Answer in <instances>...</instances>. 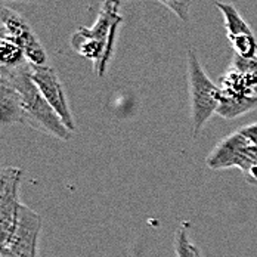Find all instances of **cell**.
<instances>
[{"instance_id": "obj_9", "label": "cell", "mask_w": 257, "mask_h": 257, "mask_svg": "<svg viewBox=\"0 0 257 257\" xmlns=\"http://www.w3.org/2000/svg\"><path fill=\"white\" fill-rule=\"evenodd\" d=\"M0 115L3 124L24 123V111L21 95L17 87L0 74Z\"/></svg>"}, {"instance_id": "obj_3", "label": "cell", "mask_w": 257, "mask_h": 257, "mask_svg": "<svg viewBox=\"0 0 257 257\" xmlns=\"http://www.w3.org/2000/svg\"><path fill=\"white\" fill-rule=\"evenodd\" d=\"M206 164L211 170L236 167L250 185H257V142L239 128L214 147Z\"/></svg>"}, {"instance_id": "obj_16", "label": "cell", "mask_w": 257, "mask_h": 257, "mask_svg": "<svg viewBox=\"0 0 257 257\" xmlns=\"http://www.w3.org/2000/svg\"><path fill=\"white\" fill-rule=\"evenodd\" d=\"M120 2H121V0H120ZM123 2H130V0H123Z\"/></svg>"}, {"instance_id": "obj_11", "label": "cell", "mask_w": 257, "mask_h": 257, "mask_svg": "<svg viewBox=\"0 0 257 257\" xmlns=\"http://www.w3.org/2000/svg\"><path fill=\"white\" fill-rule=\"evenodd\" d=\"M15 43H18L21 46V49L26 55V59L28 64L31 65H37V67H43V65H49L48 64V55L43 48V45L40 43L39 37L33 33V30H30L26 33L21 39H18Z\"/></svg>"}, {"instance_id": "obj_14", "label": "cell", "mask_w": 257, "mask_h": 257, "mask_svg": "<svg viewBox=\"0 0 257 257\" xmlns=\"http://www.w3.org/2000/svg\"><path fill=\"white\" fill-rule=\"evenodd\" d=\"M166 8H169L176 17H179L182 21H189V9H191V0H158Z\"/></svg>"}, {"instance_id": "obj_13", "label": "cell", "mask_w": 257, "mask_h": 257, "mask_svg": "<svg viewBox=\"0 0 257 257\" xmlns=\"http://www.w3.org/2000/svg\"><path fill=\"white\" fill-rule=\"evenodd\" d=\"M0 61H2V67L6 68H18L27 64L26 55L21 46L15 43L12 39L5 36H2V42H0Z\"/></svg>"}, {"instance_id": "obj_7", "label": "cell", "mask_w": 257, "mask_h": 257, "mask_svg": "<svg viewBox=\"0 0 257 257\" xmlns=\"http://www.w3.org/2000/svg\"><path fill=\"white\" fill-rule=\"evenodd\" d=\"M31 78L37 84V87L42 92V95L45 96V99L51 103L52 108L61 117L64 124L74 133L76 132V120L73 117L67 95L64 92L62 83L58 77L56 71L49 65H43V67L31 65Z\"/></svg>"}, {"instance_id": "obj_8", "label": "cell", "mask_w": 257, "mask_h": 257, "mask_svg": "<svg viewBox=\"0 0 257 257\" xmlns=\"http://www.w3.org/2000/svg\"><path fill=\"white\" fill-rule=\"evenodd\" d=\"M123 23V17L120 15V0H102L101 9L98 12V18L95 24L89 27L92 37L102 45L105 49V59L102 65V77L106 73L108 62L112 56L114 43L117 37L118 27Z\"/></svg>"}, {"instance_id": "obj_5", "label": "cell", "mask_w": 257, "mask_h": 257, "mask_svg": "<svg viewBox=\"0 0 257 257\" xmlns=\"http://www.w3.org/2000/svg\"><path fill=\"white\" fill-rule=\"evenodd\" d=\"M42 232V217L39 213L23 204L18 223L11 238L2 244L0 257H37Z\"/></svg>"}, {"instance_id": "obj_1", "label": "cell", "mask_w": 257, "mask_h": 257, "mask_svg": "<svg viewBox=\"0 0 257 257\" xmlns=\"http://www.w3.org/2000/svg\"><path fill=\"white\" fill-rule=\"evenodd\" d=\"M0 74L8 78L20 92L24 111V123L45 135L61 141H70L73 132L64 124L61 117L45 99L37 84L31 78V65L27 62L18 68L2 67Z\"/></svg>"}, {"instance_id": "obj_4", "label": "cell", "mask_w": 257, "mask_h": 257, "mask_svg": "<svg viewBox=\"0 0 257 257\" xmlns=\"http://www.w3.org/2000/svg\"><path fill=\"white\" fill-rule=\"evenodd\" d=\"M220 105L217 115L233 120L257 108V80L250 71L231 65L220 77Z\"/></svg>"}, {"instance_id": "obj_6", "label": "cell", "mask_w": 257, "mask_h": 257, "mask_svg": "<svg viewBox=\"0 0 257 257\" xmlns=\"http://www.w3.org/2000/svg\"><path fill=\"white\" fill-rule=\"evenodd\" d=\"M24 172L20 167H5L0 176V241L5 244L14 233L20 210V186Z\"/></svg>"}, {"instance_id": "obj_12", "label": "cell", "mask_w": 257, "mask_h": 257, "mask_svg": "<svg viewBox=\"0 0 257 257\" xmlns=\"http://www.w3.org/2000/svg\"><path fill=\"white\" fill-rule=\"evenodd\" d=\"M175 253L176 257H206L201 248L192 241L188 222H180L175 231Z\"/></svg>"}, {"instance_id": "obj_10", "label": "cell", "mask_w": 257, "mask_h": 257, "mask_svg": "<svg viewBox=\"0 0 257 257\" xmlns=\"http://www.w3.org/2000/svg\"><path fill=\"white\" fill-rule=\"evenodd\" d=\"M216 6H217V9L223 15L225 26H226V33H228V39L253 34L250 26L244 21V18L239 15V12L236 11V8L233 5L223 3V2H216Z\"/></svg>"}, {"instance_id": "obj_15", "label": "cell", "mask_w": 257, "mask_h": 257, "mask_svg": "<svg viewBox=\"0 0 257 257\" xmlns=\"http://www.w3.org/2000/svg\"><path fill=\"white\" fill-rule=\"evenodd\" d=\"M232 65L236 67V68H241V70L253 73L257 80V56L253 58V59H244V58H241L238 55H233L232 56Z\"/></svg>"}, {"instance_id": "obj_2", "label": "cell", "mask_w": 257, "mask_h": 257, "mask_svg": "<svg viewBox=\"0 0 257 257\" xmlns=\"http://www.w3.org/2000/svg\"><path fill=\"white\" fill-rule=\"evenodd\" d=\"M186 67L192 136L198 138L208 120L217 114L220 105V87L216 86L213 80L208 77L194 49H188Z\"/></svg>"}]
</instances>
